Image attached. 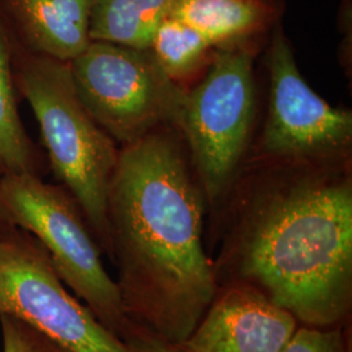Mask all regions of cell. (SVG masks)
I'll return each instance as SVG.
<instances>
[{
  "instance_id": "obj_1",
  "label": "cell",
  "mask_w": 352,
  "mask_h": 352,
  "mask_svg": "<svg viewBox=\"0 0 352 352\" xmlns=\"http://www.w3.org/2000/svg\"><path fill=\"white\" fill-rule=\"evenodd\" d=\"M219 286L264 294L300 325L347 324L352 309V155H247L214 210Z\"/></svg>"
},
{
  "instance_id": "obj_2",
  "label": "cell",
  "mask_w": 352,
  "mask_h": 352,
  "mask_svg": "<svg viewBox=\"0 0 352 352\" xmlns=\"http://www.w3.org/2000/svg\"><path fill=\"white\" fill-rule=\"evenodd\" d=\"M175 126L119 148L107 190L110 260L131 324L177 346L218 291L204 245L208 208Z\"/></svg>"
},
{
  "instance_id": "obj_3",
  "label": "cell",
  "mask_w": 352,
  "mask_h": 352,
  "mask_svg": "<svg viewBox=\"0 0 352 352\" xmlns=\"http://www.w3.org/2000/svg\"><path fill=\"white\" fill-rule=\"evenodd\" d=\"M11 43L14 85L34 113L51 168L110 257L107 190L119 148L80 101L69 64Z\"/></svg>"
},
{
  "instance_id": "obj_4",
  "label": "cell",
  "mask_w": 352,
  "mask_h": 352,
  "mask_svg": "<svg viewBox=\"0 0 352 352\" xmlns=\"http://www.w3.org/2000/svg\"><path fill=\"white\" fill-rule=\"evenodd\" d=\"M0 205L13 226L41 243L64 285L104 327L131 343L128 320L115 279L102 263V250L67 189L37 174L0 175Z\"/></svg>"
},
{
  "instance_id": "obj_5",
  "label": "cell",
  "mask_w": 352,
  "mask_h": 352,
  "mask_svg": "<svg viewBox=\"0 0 352 352\" xmlns=\"http://www.w3.org/2000/svg\"><path fill=\"white\" fill-rule=\"evenodd\" d=\"M253 47L214 50L201 81L186 91L176 126L210 213L223 201L251 148Z\"/></svg>"
},
{
  "instance_id": "obj_6",
  "label": "cell",
  "mask_w": 352,
  "mask_h": 352,
  "mask_svg": "<svg viewBox=\"0 0 352 352\" xmlns=\"http://www.w3.org/2000/svg\"><path fill=\"white\" fill-rule=\"evenodd\" d=\"M68 64L85 110L120 146L177 126L187 90L164 74L148 49L91 41Z\"/></svg>"
},
{
  "instance_id": "obj_7",
  "label": "cell",
  "mask_w": 352,
  "mask_h": 352,
  "mask_svg": "<svg viewBox=\"0 0 352 352\" xmlns=\"http://www.w3.org/2000/svg\"><path fill=\"white\" fill-rule=\"evenodd\" d=\"M0 315L24 321L67 352H145L74 296L41 243L17 227L0 238Z\"/></svg>"
},
{
  "instance_id": "obj_8",
  "label": "cell",
  "mask_w": 352,
  "mask_h": 352,
  "mask_svg": "<svg viewBox=\"0 0 352 352\" xmlns=\"http://www.w3.org/2000/svg\"><path fill=\"white\" fill-rule=\"evenodd\" d=\"M267 68V113L248 154L304 160L352 155L351 111L330 106L307 84L280 21L270 33Z\"/></svg>"
},
{
  "instance_id": "obj_9",
  "label": "cell",
  "mask_w": 352,
  "mask_h": 352,
  "mask_svg": "<svg viewBox=\"0 0 352 352\" xmlns=\"http://www.w3.org/2000/svg\"><path fill=\"white\" fill-rule=\"evenodd\" d=\"M299 321L247 285L219 286L180 352H283Z\"/></svg>"
},
{
  "instance_id": "obj_10",
  "label": "cell",
  "mask_w": 352,
  "mask_h": 352,
  "mask_svg": "<svg viewBox=\"0 0 352 352\" xmlns=\"http://www.w3.org/2000/svg\"><path fill=\"white\" fill-rule=\"evenodd\" d=\"M91 0H0V19L17 46L69 63L88 47Z\"/></svg>"
},
{
  "instance_id": "obj_11",
  "label": "cell",
  "mask_w": 352,
  "mask_h": 352,
  "mask_svg": "<svg viewBox=\"0 0 352 352\" xmlns=\"http://www.w3.org/2000/svg\"><path fill=\"white\" fill-rule=\"evenodd\" d=\"M170 16L200 32L214 49L254 46L280 21L277 0H175Z\"/></svg>"
},
{
  "instance_id": "obj_12",
  "label": "cell",
  "mask_w": 352,
  "mask_h": 352,
  "mask_svg": "<svg viewBox=\"0 0 352 352\" xmlns=\"http://www.w3.org/2000/svg\"><path fill=\"white\" fill-rule=\"evenodd\" d=\"M175 0H91L90 38L146 50Z\"/></svg>"
},
{
  "instance_id": "obj_13",
  "label": "cell",
  "mask_w": 352,
  "mask_h": 352,
  "mask_svg": "<svg viewBox=\"0 0 352 352\" xmlns=\"http://www.w3.org/2000/svg\"><path fill=\"white\" fill-rule=\"evenodd\" d=\"M37 168V151L26 133L16 101L12 43L0 19V175H38Z\"/></svg>"
},
{
  "instance_id": "obj_14",
  "label": "cell",
  "mask_w": 352,
  "mask_h": 352,
  "mask_svg": "<svg viewBox=\"0 0 352 352\" xmlns=\"http://www.w3.org/2000/svg\"><path fill=\"white\" fill-rule=\"evenodd\" d=\"M148 50L164 74L180 84L210 62L215 49L195 28L168 14L155 26Z\"/></svg>"
},
{
  "instance_id": "obj_15",
  "label": "cell",
  "mask_w": 352,
  "mask_h": 352,
  "mask_svg": "<svg viewBox=\"0 0 352 352\" xmlns=\"http://www.w3.org/2000/svg\"><path fill=\"white\" fill-rule=\"evenodd\" d=\"M283 352H350L346 324L329 327L300 325Z\"/></svg>"
},
{
  "instance_id": "obj_16",
  "label": "cell",
  "mask_w": 352,
  "mask_h": 352,
  "mask_svg": "<svg viewBox=\"0 0 352 352\" xmlns=\"http://www.w3.org/2000/svg\"><path fill=\"white\" fill-rule=\"evenodd\" d=\"M3 352H67L24 321L0 315Z\"/></svg>"
},
{
  "instance_id": "obj_17",
  "label": "cell",
  "mask_w": 352,
  "mask_h": 352,
  "mask_svg": "<svg viewBox=\"0 0 352 352\" xmlns=\"http://www.w3.org/2000/svg\"><path fill=\"white\" fill-rule=\"evenodd\" d=\"M132 343L145 352H180L175 346L168 344L164 340H157L144 330H138Z\"/></svg>"
},
{
  "instance_id": "obj_18",
  "label": "cell",
  "mask_w": 352,
  "mask_h": 352,
  "mask_svg": "<svg viewBox=\"0 0 352 352\" xmlns=\"http://www.w3.org/2000/svg\"><path fill=\"white\" fill-rule=\"evenodd\" d=\"M16 227L13 226L10 222L7 214L4 212V209L0 205V238H3L4 235H7L8 232H11Z\"/></svg>"
}]
</instances>
